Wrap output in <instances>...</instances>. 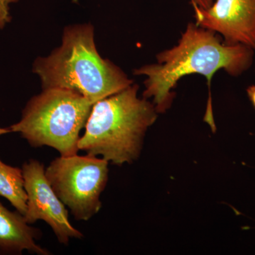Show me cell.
Segmentation results:
<instances>
[{"label":"cell","mask_w":255,"mask_h":255,"mask_svg":"<svg viewBox=\"0 0 255 255\" xmlns=\"http://www.w3.org/2000/svg\"><path fill=\"white\" fill-rule=\"evenodd\" d=\"M255 51L243 44L229 45L216 32L189 23L177 46L157 55V63L134 70L144 75L143 97L152 99L157 113H164L173 102L178 81L191 74L205 76L209 85L213 76L224 70L239 77L253 65Z\"/></svg>","instance_id":"6da1fadb"},{"label":"cell","mask_w":255,"mask_h":255,"mask_svg":"<svg viewBox=\"0 0 255 255\" xmlns=\"http://www.w3.org/2000/svg\"><path fill=\"white\" fill-rule=\"evenodd\" d=\"M33 72L43 90L61 88L77 92L95 105L132 84L127 75L99 54L91 24L68 26L62 46L46 58H38Z\"/></svg>","instance_id":"7a4b0ae2"},{"label":"cell","mask_w":255,"mask_h":255,"mask_svg":"<svg viewBox=\"0 0 255 255\" xmlns=\"http://www.w3.org/2000/svg\"><path fill=\"white\" fill-rule=\"evenodd\" d=\"M138 89L132 84L96 102L79 140V150L102 156L118 166L138 159L146 132L157 117L153 103L137 97Z\"/></svg>","instance_id":"3957f363"},{"label":"cell","mask_w":255,"mask_h":255,"mask_svg":"<svg viewBox=\"0 0 255 255\" xmlns=\"http://www.w3.org/2000/svg\"><path fill=\"white\" fill-rule=\"evenodd\" d=\"M93 105L71 90L45 89L28 101L21 120L9 128L31 147L48 146L61 156L77 155L80 132L86 126Z\"/></svg>","instance_id":"277c9868"},{"label":"cell","mask_w":255,"mask_h":255,"mask_svg":"<svg viewBox=\"0 0 255 255\" xmlns=\"http://www.w3.org/2000/svg\"><path fill=\"white\" fill-rule=\"evenodd\" d=\"M106 159L90 155L61 156L45 169L60 201L78 221H89L102 209L100 196L109 179Z\"/></svg>","instance_id":"5b68a950"},{"label":"cell","mask_w":255,"mask_h":255,"mask_svg":"<svg viewBox=\"0 0 255 255\" xmlns=\"http://www.w3.org/2000/svg\"><path fill=\"white\" fill-rule=\"evenodd\" d=\"M21 169L27 195V209L23 216L26 223L32 225L44 221L60 244L65 246H68L70 239H82L84 235L70 223L66 206L47 179L43 164L31 159L23 164Z\"/></svg>","instance_id":"8992f818"},{"label":"cell","mask_w":255,"mask_h":255,"mask_svg":"<svg viewBox=\"0 0 255 255\" xmlns=\"http://www.w3.org/2000/svg\"><path fill=\"white\" fill-rule=\"evenodd\" d=\"M192 6L198 26L216 32L226 44L255 51V0H215L207 9Z\"/></svg>","instance_id":"52a82bcc"},{"label":"cell","mask_w":255,"mask_h":255,"mask_svg":"<svg viewBox=\"0 0 255 255\" xmlns=\"http://www.w3.org/2000/svg\"><path fill=\"white\" fill-rule=\"evenodd\" d=\"M41 237L40 229L28 224L22 214L9 211L0 203V254L19 255L27 251L38 255H51L37 243Z\"/></svg>","instance_id":"ba28073f"},{"label":"cell","mask_w":255,"mask_h":255,"mask_svg":"<svg viewBox=\"0 0 255 255\" xmlns=\"http://www.w3.org/2000/svg\"><path fill=\"white\" fill-rule=\"evenodd\" d=\"M0 196L9 201L16 211L24 216L27 195L24 188L22 169L8 165L0 159Z\"/></svg>","instance_id":"9c48e42d"},{"label":"cell","mask_w":255,"mask_h":255,"mask_svg":"<svg viewBox=\"0 0 255 255\" xmlns=\"http://www.w3.org/2000/svg\"><path fill=\"white\" fill-rule=\"evenodd\" d=\"M18 1V0H0V30L11 21L9 13V4Z\"/></svg>","instance_id":"30bf717a"},{"label":"cell","mask_w":255,"mask_h":255,"mask_svg":"<svg viewBox=\"0 0 255 255\" xmlns=\"http://www.w3.org/2000/svg\"><path fill=\"white\" fill-rule=\"evenodd\" d=\"M191 4H196L201 9H207L214 4L215 0H191Z\"/></svg>","instance_id":"8fae6325"},{"label":"cell","mask_w":255,"mask_h":255,"mask_svg":"<svg viewBox=\"0 0 255 255\" xmlns=\"http://www.w3.org/2000/svg\"><path fill=\"white\" fill-rule=\"evenodd\" d=\"M247 93L255 110V85H251L248 87L247 89Z\"/></svg>","instance_id":"7c38bea8"},{"label":"cell","mask_w":255,"mask_h":255,"mask_svg":"<svg viewBox=\"0 0 255 255\" xmlns=\"http://www.w3.org/2000/svg\"><path fill=\"white\" fill-rule=\"evenodd\" d=\"M11 132L9 128H0V135Z\"/></svg>","instance_id":"4fadbf2b"}]
</instances>
